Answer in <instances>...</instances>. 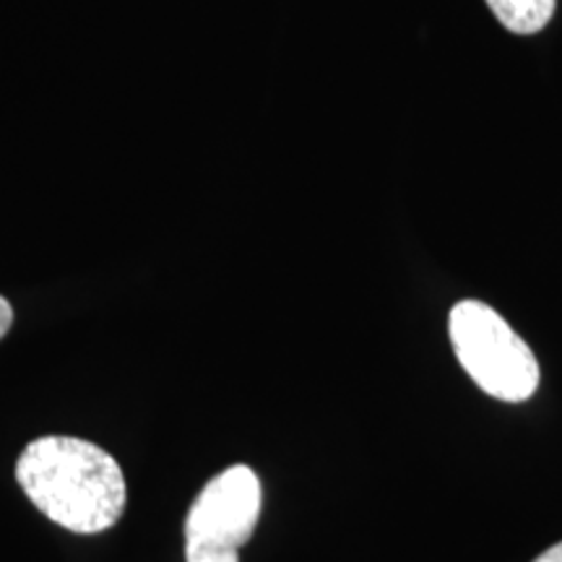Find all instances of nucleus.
<instances>
[{
  "mask_svg": "<svg viewBox=\"0 0 562 562\" xmlns=\"http://www.w3.org/2000/svg\"><path fill=\"white\" fill-rule=\"evenodd\" d=\"M16 480L34 508L74 533H100L121 521L125 476L117 461L94 442L47 435L24 448Z\"/></svg>",
  "mask_w": 562,
  "mask_h": 562,
  "instance_id": "obj_1",
  "label": "nucleus"
},
{
  "mask_svg": "<svg viewBox=\"0 0 562 562\" xmlns=\"http://www.w3.org/2000/svg\"><path fill=\"white\" fill-rule=\"evenodd\" d=\"M448 336L461 368L487 396L508 404L533 396L539 362L501 313L480 300H463L448 315Z\"/></svg>",
  "mask_w": 562,
  "mask_h": 562,
  "instance_id": "obj_2",
  "label": "nucleus"
},
{
  "mask_svg": "<svg viewBox=\"0 0 562 562\" xmlns=\"http://www.w3.org/2000/svg\"><path fill=\"white\" fill-rule=\"evenodd\" d=\"M261 516V482L245 463L224 469L199 492L186 518L188 562H240Z\"/></svg>",
  "mask_w": 562,
  "mask_h": 562,
  "instance_id": "obj_3",
  "label": "nucleus"
},
{
  "mask_svg": "<svg viewBox=\"0 0 562 562\" xmlns=\"http://www.w3.org/2000/svg\"><path fill=\"white\" fill-rule=\"evenodd\" d=\"M558 0H487L490 11L513 34H537L550 24Z\"/></svg>",
  "mask_w": 562,
  "mask_h": 562,
  "instance_id": "obj_4",
  "label": "nucleus"
},
{
  "mask_svg": "<svg viewBox=\"0 0 562 562\" xmlns=\"http://www.w3.org/2000/svg\"><path fill=\"white\" fill-rule=\"evenodd\" d=\"M11 323H13V307H11V302L5 300V297H0V339H3V336L9 334Z\"/></svg>",
  "mask_w": 562,
  "mask_h": 562,
  "instance_id": "obj_5",
  "label": "nucleus"
},
{
  "mask_svg": "<svg viewBox=\"0 0 562 562\" xmlns=\"http://www.w3.org/2000/svg\"><path fill=\"white\" fill-rule=\"evenodd\" d=\"M533 562H562V542H558V544H552V547H550V550H547V552H542V554H539V558H537V560H533Z\"/></svg>",
  "mask_w": 562,
  "mask_h": 562,
  "instance_id": "obj_6",
  "label": "nucleus"
}]
</instances>
